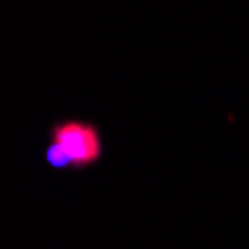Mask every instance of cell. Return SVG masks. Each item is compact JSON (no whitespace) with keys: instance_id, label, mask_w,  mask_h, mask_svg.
Segmentation results:
<instances>
[{"instance_id":"obj_1","label":"cell","mask_w":249,"mask_h":249,"mask_svg":"<svg viewBox=\"0 0 249 249\" xmlns=\"http://www.w3.org/2000/svg\"><path fill=\"white\" fill-rule=\"evenodd\" d=\"M104 140L92 122L62 119L51 128V142L45 148V160L53 169H89L101 160Z\"/></svg>"}]
</instances>
